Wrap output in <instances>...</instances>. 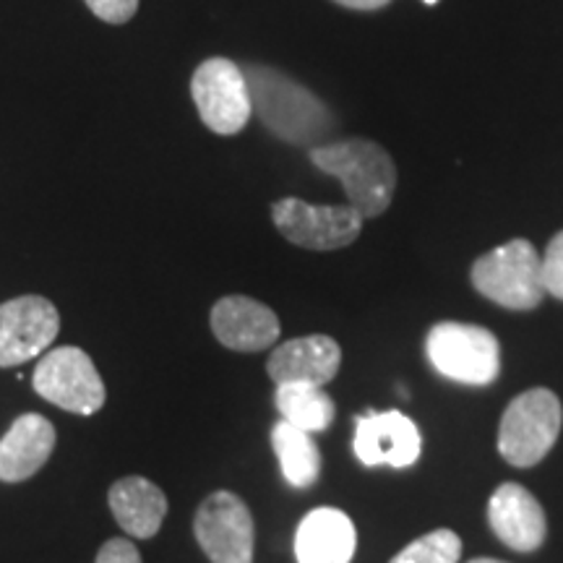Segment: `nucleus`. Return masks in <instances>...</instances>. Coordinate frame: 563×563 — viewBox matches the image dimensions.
Returning a JSON list of instances; mask_svg holds the SVG:
<instances>
[{
	"instance_id": "f257e3e1",
	"label": "nucleus",
	"mask_w": 563,
	"mask_h": 563,
	"mask_svg": "<svg viewBox=\"0 0 563 563\" xmlns=\"http://www.w3.org/2000/svg\"><path fill=\"white\" fill-rule=\"evenodd\" d=\"M253 112L274 136L295 146L319 144L334 129L332 112L298 81L269 66L243 68Z\"/></svg>"
},
{
	"instance_id": "f03ea898",
	"label": "nucleus",
	"mask_w": 563,
	"mask_h": 563,
	"mask_svg": "<svg viewBox=\"0 0 563 563\" xmlns=\"http://www.w3.org/2000/svg\"><path fill=\"white\" fill-rule=\"evenodd\" d=\"M311 162L321 173L334 175L344 186L350 207L373 220L382 217L397 191V167L384 146L368 139H344L311 150Z\"/></svg>"
},
{
	"instance_id": "7ed1b4c3",
	"label": "nucleus",
	"mask_w": 563,
	"mask_h": 563,
	"mask_svg": "<svg viewBox=\"0 0 563 563\" xmlns=\"http://www.w3.org/2000/svg\"><path fill=\"white\" fill-rule=\"evenodd\" d=\"M475 290L509 311H532L543 302V258L530 241H509L473 266Z\"/></svg>"
},
{
	"instance_id": "20e7f679",
	"label": "nucleus",
	"mask_w": 563,
	"mask_h": 563,
	"mask_svg": "<svg viewBox=\"0 0 563 563\" xmlns=\"http://www.w3.org/2000/svg\"><path fill=\"white\" fill-rule=\"evenodd\" d=\"M426 352L433 368L456 384L488 386L501 373V344L475 323H435L428 332Z\"/></svg>"
},
{
	"instance_id": "39448f33",
	"label": "nucleus",
	"mask_w": 563,
	"mask_h": 563,
	"mask_svg": "<svg viewBox=\"0 0 563 563\" xmlns=\"http://www.w3.org/2000/svg\"><path fill=\"white\" fill-rule=\"evenodd\" d=\"M563 410L551 389H530L506 407L498 428V452L514 467H532L545 460L561 433Z\"/></svg>"
},
{
	"instance_id": "423d86ee",
	"label": "nucleus",
	"mask_w": 563,
	"mask_h": 563,
	"mask_svg": "<svg viewBox=\"0 0 563 563\" xmlns=\"http://www.w3.org/2000/svg\"><path fill=\"white\" fill-rule=\"evenodd\" d=\"M32 384L42 399L74 415L100 412L108 399L100 371L79 347L45 352L34 368Z\"/></svg>"
},
{
	"instance_id": "0eeeda50",
	"label": "nucleus",
	"mask_w": 563,
	"mask_h": 563,
	"mask_svg": "<svg viewBox=\"0 0 563 563\" xmlns=\"http://www.w3.org/2000/svg\"><path fill=\"white\" fill-rule=\"evenodd\" d=\"M191 95L203 125L220 136L241 133L253 112L243 68L228 58L203 60L191 79Z\"/></svg>"
},
{
	"instance_id": "6e6552de",
	"label": "nucleus",
	"mask_w": 563,
	"mask_h": 563,
	"mask_svg": "<svg viewBox=\"0 0 563 563\" xmlns=\"http://www.w3.org/2000/svg\"><path fill=\"white\" fill-rule=\"evenodd\" d=\"M272 220L287 241L308 251H340L361 238L363 217L350 207H316L300 199L272 203Z\"/></svg>"
},
{
	"instance_id": "1a4fd4ad",
	"label": "nucleus",
	"mask_w": 563,
	"mask_h": 563,
	"mask_svg": "<svg viewBox=\"0 0 563 563\" xmlns=\"http://www.w3.org/2000/svg\"><path fill=\"white\" fill-rule=\"evenodd\" d=\"M194 532L211 563L253 561V517L235 493L217 490L203 498L194 517Z\"/></svg>"
},
{
	"instance_id": "9d476101",
	"label": "nucleus",
	"mask_w": 563,
	"mask_h": 563,
	"mask_svg": "<svg viewBox=\"0 0 563 563\" xmlns=\"http://www.w3.org/2000/svg\"><path fill=\"white\" fill-rule=\"evenodd\" d=\"M60 332V313L42 295H21L0 306V368L47 352Z\"/></svg>"
},
{
	"instance_id": "9b49d317",
	"label": "nucleus",
	"mask_w": 563,
	"mask_h": 563,
	"mask_svg": "<svg viewBox=\"0 0 563 563\" xmlns=\"http://www.w3.org/2000/svg\"><path fill=\"white\" fill-rule=\"evenodd\" d=\"M357 460L365 467H410L420 460L422 439L418 426L405 412H365L355 420V441H352Z\"/></svg>"
},
{
	"instance_id": "f8f14e48",
	"label": "nucleus",
	"mask_w": 563,
	"mask_h": 563,
	"mask_svg": "<svg viewBox=\"0 0 563 563\" xmlns=\"http://www.w3.org/2000/svg\"><path fill=\"white\" fill-rule=\"evenodd\" d=\"M211 332L235 352H262L279 340V319L264 302L228 295L211 308Z\"/></svg>"
},
{
	"instance_id": "ddd939ff",
	"label": "nucleus",
	"mask_w": 563,
	"mask_h": 563,
	"mask_svg": "<svg viewBox=\"0 0 563 563\" xmlns=\"http://www.w3.org/2000/svg\"><path fill=\"white\" fill-rule=\"evenodd\" d=\"M488 522L498 540L511 551H538L545 540V511L530 490L517 483H504L488 501Z\"/></svg>"
},
{
	"instance_id": "4468645a",
	"label": "nucleus",
	"mask_w": 563,
	"mask_h": 563,
	"mask_svg": "<svg viewBox=\"0 0 563 563\" xmlns=\"http://www.w3.org/2000/svg\"><path fill=\"white\" fill-rule=\"evenodd\" d=\"M342 365V350L332 336L311 334L279 344L269 355L266 373L272 382L282 384H313L323 386L336 376Z\"/></svg>"
},
{
	"instance_id": "2eb2a0df",
	"label": "nucleus",
	"mask_w": 563,
	"mask_h": 563,
	"mask_svg": "<svg viewBox=\"0 0 563 563\" xmlns=\"http://www.w3.org/2000/svg\"><path fill=\"white\" fill-rule=\"evenodd\" d=\"M55 449V426L37 412L13 420L9 433L0 439V481L24 483L37 475Z\"/></svg>"
},
{
	"instance_id": "dca6fc26",
	"label": "nucleus",
	"mask_w": 563,
	"mask_h": 563,
	"mask_svg": "<svg viewBox=\"0 0 563 563\" xmlns=\"http://www.w3.org/2000/svg\"><path fill=\"white\" fill-rule=\"evenodd\" d=\"M355 548V525L347 514L332 506H321L306 514L295 532L298 563H350Z\"/></svg>"
},
{
	"instance_id": "f3484780",
	"label": "nucleus",
	"mask_w": 563,
	"mask_h": 563,
	"mask_svg": "<svg viewBox=\"0 0 563 563\" xmlns=\"http://www.w3.org/2000/svg\"><path fill=\"white\" fill-rule=\"evenodd\" d=\"M110 511L115 522L123 527L131 538L150 540L159 532L167 517V496L146 477H121L112 483L108 493Z\"/></svg>"
},
{
	"instance_id": "a211bd4d",
	"label": "nucleus",
	"mask_w": 563,
	"mask_h": 563,
	"mask_svg": "<svg viewBox=\"0 0 563 563\" xmlns=\"http://www.w3.org/2000/svg\"><path fill=\"white\" fill-rule=\"evenodd\" d=\"M272 446L277 454L282 475L292 488H311L321 475V452L313 433L300 431L290 422L279 420L272 428Z\"/></svg>"
},
{
	"instance_id": "6ab92c4d",
	"label": "nucleus",
	"mask_w": 563,
	"mask_h": 563,
	"mask_svg": "<svg viewBox=\"0 0 563 563\" xmlns=\"http://www.w3.org/2000/svg\"><path fill=\"white\" fill-rule=\"evenodd\" d=\"M274 405L282 420L308 433H321L334 420V399L321 386L313 384H282L277 386Z\"/></svg>"
},
{
	"instance_id": "aec40b11",
	"label": "nucleus",
	"mask_w": 563,
	"mask_h": 563,
	"mask_svg": "<svg viewBox=\"0 0 563 563\" xmlns=\"http://www.w3.org/2000/svg\"><path fill=\"white\" fill-rule=\"evenodd\" d=\"M462 540L452 530H433L412 540L402 553H397L391 563H460Z\"/></svg>"
},
{
	"instance_id": "412c9836",
	"label": "nucleus",
	"mask_w": 563,
	"mask_h": 563,
	"mask_svg": "<svg viewBox=\"0 0 563 563\" xmlns=\"http://www.w3.org/2000/svg\"><path fill=\"white\" fill-rule=\"evenodd\" d=\"M543 287L548 295L563 300V232L548 243L543 256Z\"/></svg>"
},
{
	"instance_id": "4be33fe9",
	"label": "nucleus",
	"mask_w": 563,
	"mask_h": 563,
	"mask_svg": "<svg viewBox=\"0 0 563 563\" xmlns=\"http://www.w3.org/2000/svg\"><path fill=\"white\" fill-rule=\"evenodd\" d=\"M84 3L97 19L108 21V24H125L139 11V0H84Z\"/></svg>"
},
{
	"instance_id": "5701e85b",
	"label": "nucleus",
	"mask_w": 563,
	"mask_h": 563,
	"mask_svg": "<svg viewBox=\"0 0 563 563\" xmlns=\"http://www.w3.org/2000/svg\"><path fill=\"white\" fill-rule=\"evenodd\" d=\"M97 563H141L139 548L125 538H112L100 548Z\"/></svg>"
},
{
	"instance_id": "b1692460",
	"label": "nucleus",
	"mask_w": 563,
	"mask_h": 563,
	"mask_svg": "<svg viewBox=\"0 0 563 563\" xmlns=\"http://www.w3.org/2000/svg\"><path fill=\"white\" fill-rule=\"evenodd\" d=\"M334 3L352 11H378L384 9V5H389L391 0H334Z\"/></svg>"
},
{
	"instance_id": "393cba45",
	"label": "nucleus",
	"mask_w": 563,
	"mask_h": 563,
	"mask_svg": "<svg viewBox=\"0 0 563 563\" xmlns=\"http://www.w3.org/2000/svg\"><path fill=\"white\" fill-rule=\"evenodd\" d=\"M470 563H506V561H498V559H473Z\"/></svg>"
},
{
	"instance_id": "a878e982",
	"label": "nucleus",
	"mask_w": 563,
	"mask_h": 563,
	"mask_svg": "<svg viewBox=\"0 0 563 563\" xmlns=\"http://www.w3.org/2000/svg\"><path fill=\"white\" fill-rule=\"evenodd\" d=\"M426 3H428V5H435V3H439V0H426Z\"/></svg>"
}]
</instances>
